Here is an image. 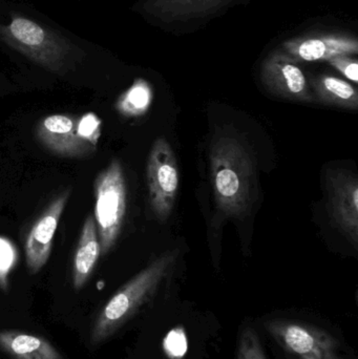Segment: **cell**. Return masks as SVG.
<instances>
[{"label": "cell", "instance_id": "1", "mask_svg": "<svg viewBox=\"0 0 358 359\" xmlns=\"http://www.w3.org/2000/svg\"><path fill=\"white\" fill-rule=\"evenodd\" d=\"M178 255V250L164 252L116 291L101 308L92 324L90 337L92 347L109 341L153 299L174 268Z\"/></svg>", "mask_w": 358, "mask_h": 359}, {"label": "cell", "instance_id": "2", "mask_svg": "<svg viewBox=\"0 0 358 359\" xmlns=\"http://www.w3.org/2000/svg\"><path fill=\"white\" fill-rule=\"evenodd\" d=\"M214 196L221 210L241 215L252 204L254 170L245 149L235 139H219L210 153Z\"/></svg>", "mask_w": 358, "mask_h": 359}, {"label": "cell", "instance_id": "3", "mask_svg": "<svg viewBox=\"0 0 358 359\" xmlns=\"http://www.w3.org/2000/svg\"><path fill=\"white\" fill-rule=\"evenodd\" d=\"M95 211L101 257L113 249L121 234L128 206V189L121 162L113 159L95 179Z\"/></svg>", "mask_w": 358, "mask_h": 359}, {"label": "cell", "instance_id": "4", "mask_svg": "<svg viewBox=\"0 0 358 359\" xmlns=\"http://www.w3.org/2000/svg\"><path fill=\"white\" fill-rule=\"evenodd\" d=\"M0 32L11 46L44 69L58 74L67 69L71 56L69 42L46 27L29 19L16 17Z\"/></svg>", "mask_w": 358, "mask_h": 359}, {"label": "cell", "instance_id": "5", "mask_svg": "<svg viewBox=\"0 0 358 359\" xmlns=\"http://www.w3.org/2000/svg\"><path fill=\"white\" fill-rule=\"evenodd\" d=\"M265 329L294 359H350L340 343L319 327L291 320H268Z\"/></svg>", "mask_w": 358, "mask_h": 359}, {"label": "cell", "instance_id": "6", "mask_svg": "<svg viewBox=\"0 0 358 359\" xmlns=\"http://www.w3.org/2000/svg\"><path fill=\"white\" fill-rule=\"evenodd\" d=\"M149 202L158 219L172 215L179 189V168L172 145L165 138L155 141L146 168Z\"/></svg>", "mask_w": 358, "mask_h": 359}, {"label": "cell", "instance_id": "7", "mask_svg": "<svg viewBox=\"0 0 358 359\" xmlns=\"http://www.w3.org/2000/svg\"><path fill=\"white\" fill-rule=\"evenodd\" d=\"M328 207L336 227L357 246L358 179L348 170L327 174Z\"/></svg>", "mask_w": 358, "mask_h": 359}, {"label": "cell", "instance_id": "8", "mask_svg": "<svg viewBox=\"0 0 358 359\" xmlns=\"http://www.w3.org/2000/svg\"><path fill=\"white\" fill-rule=\"evenodd\" d=\"M262 81L267 90L280 98L298 102L315 101L306 76L286 53H275L265 60Z\"/></svg>", "mask_w": 358, "mask_h": 359}, {"label": "cell", "instance_id": "9", "mask_svg": "<svg viewBox=\"0 0 358 359\" xmlns=\"http://www.w3.org/2000/svg\"><path fill=\"white\" fill-rule=\"evenodd\" d=\"M71 194V187L60 192L29 230L25 241V259L31 274H37L50 259L55 233Z\"/></svg>", "mask_w": 358, "mask_h": 359}, {"label": "cell", "instance_id": "10", "mask_svg": "<svg viewBox=\"0 0 358 359\" xmlns=\"http://www.w3.org/2000/svg\"><path fill=\"white\" fill-rule=\"evenodd\" d=\"M36 136L48 151L60 158L86 157L96 151L80 136L78 116H48L38 123Z\"/></svg>", "mask_w": 358, "mask_h": 359}, {"label": "cell", "instance_id": "11", "mask_svg": "<svg viewBox=\"0 0 358 359\" xmlns=\"http://www.w3.org/2000/svg\"><path fill=\"white\" fill-rule=\"evenodd\" d=\"M286 54L296 61L330 60L338 56L357 54V41L342 35H319L290 40L285 43Z\"/></svg>", "mask_w": 358, "mask_h": 359}, {"label": "cell", "instance_id": "12", "mask_svg": "<svg viewBox=\"0 0 358 359\" xmlns=\"http://www.w3.org/2000/svg\"><path fill=\"white\" fill-rule=\"evenodd\" d=\"M101 257V246L94 215L84 221L79 242L73 259V287L76 292L81 290L90 280Z\"/></svg>", "mask_w": 358, "mask_h": 359}, {"label": "cell", "instance_id": "13", "mask_svg": "<svg viewBox=\"0 0 358 359\" xmlns=\"http://www.w3.org/2000/svg\"><path fill=\"white\" fill-rule=\"evenodd\" d=\"M0 351L12 359H64L48 339L18 330L0 331Z\"/></svg>", "mask_w": 358, "mask_h": 359}, {"label": "cell", "instance_id": "14", "mask_svg": "<svg viewBox=\"0 0 358 359\" xmlns=\"http://www.w3.org/2000/svg\"><path fill=\"white\" fill-rule=\"evenodd\" d=\"M233 0H147L144 8L164 21L189 20L214 14Z\"/></svg>", "mask_w": 358, "mask_h": 359}, {"label": "cell", "instance_id": "15", "mask_svg": "<svg viewBox=\"0 0 358 359\" xmlns=\"http://www.w3.org/2000/svg\"><path fill=\"white\" fill-rule=\"evenodd\" d=\"M312 90L315 98L324 104L357 109V90L345 80L333 76H321L313 80Z\"/></svg>", "mask_w": 358, "mask_h": 359}, {"label": "cell", "instance_id": "16", "mask_svg": "<svg viewBox=\"0 0 358 359\" xmlns=\"http://www.w3.org/2000/svg\"><path fill=\"white\" fill-rule=\"evenodd\" d=\"M153 98V88L149 82L138 79L118 98L115 109L125 118L142 117L149 111Z\"/></svg>", "mask_w": 358, "mask_h": 359}, {"label": "cell", "instance_id": "17", "mask_svg": "<svg viewBox=\"0 0 358 359\" xmlns=\"http://www.w3.org/2000/svg\"><path fill=\"white\" fill-rule=\"evenodd\" d=\"M18 255L11 241L0 238V289L8 290V276L16 266Z\"/></svg>", "mask_w": 358, "mask_h": 359}, {"label": "cell", "instance_id": "18", "mask_svg": "<svg viewBox=\"0 0 358 359\" xmlns=\"http://www.w3.org/2000/svg\"><path fill=\"white\" fill-rule=\"evenodd\" d=\"M237 359H267L260 337L254 329L246 328L242 332Z\"/></svg>", "mask_w": 358, "mask_h": 359}, {"label": "cell", "instance_id": "19", "mask_svg": "<svg viewBox=\"0 0 358 359\" xmlns=\"http://www.w3.org/2000/svg\"><path fill=\"white\" fill-rule=\"evenodd\" d=\"M78 132L85 142L97 149L102 133V121L92 113L78 116Z\"/></svg>", "mask_w": 358, "mask_h": 359}, {"label": "cell", "instance_id": "20", "mask_svg": "<svg viewBox=\"0 0 358 359\" xmlns=\"http://www.w3.org/2000/svg\"><path fill=\"white\" fill-rule=\"evenodd\" d=\"M330 65L338 69L347 79L357 83L358 82V63L355 59L349 56H338L328 60Z\"/></svg>", "mask_w": 358, "mask_h": 359}]
</instances>
